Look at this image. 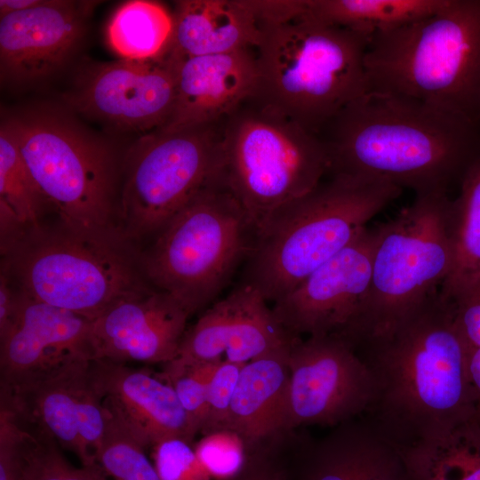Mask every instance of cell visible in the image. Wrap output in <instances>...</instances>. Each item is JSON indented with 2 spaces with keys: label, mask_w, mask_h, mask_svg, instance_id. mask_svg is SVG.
Masks as SVG:
<instances>
[{
  "label": "cell",
  "mask_w": 480,
  "mask_h": 480,
  "mask_svg": "<svg viewBox=\"0 0 480 480\" xmlns=\"http://www.w3.org/2000/svg\"><path fill=\"white\" fill-rule=\"evenodd\" d=\"M224 121L157 129L134 145L118 201L119 228L125 238L132 242L159 232L217 179Z\"/></svg>",
  "instance_id": "11"
},
{
  "label": "cell",
  "mask_w": 480,
  "mask_h": 480,
  "mask_svg": "<svg viewBox=\"0 0 480 480\" xmlns=\"http://www.w3.org/2000/svg\"><path fill=\"white\" fill-rule=\"evenodd\" d=\"M375 228H365L293 291L273 303L292 336H342L356 319L372 276Z\"/></svg>",
  "instance_id": "15"
},
{
  "label": "cell",
  "mask_w": 480,
  "mask_h": 480,
  "mask_svg": "<svg viewBox=\"0 0 480 480\" xmlns=\"http://www.w3.org/2000/svg\"><path fill=\"white\" fill-rule=\"evenodd\" d=\"M401 453L412 480H480V424L466 420Z\"/></svg>",
  "instance_id": "26"
},
{
  "label": "cell",
  "mask_w": 480,
  "mask_h": 480,
  "mask_svg": "<svg viewBox=\"0 0 480 480\" xmlns=\"http://www.w3.org/2000/svg\"><path fill=\"white\" fill-rule=\"evenodd\" d=\"M305 12L283 21L260 22L258 84L252 98L320 135L367 91L370 39Z\"/></svg>",
  "instance_id": "3"
},
{
  "label": "cell",
  "mask_w": 480,
  "mask_h": 480,
  "mask_svg": "<svg viewBox=\"0 0 480 480\" xmlns=\"http://www.w3.org/2000/svg\"><path fill=\"white\" fill-rule=\"evenodd\" d=\"M401 193L385 180L332 176L257 227L243 283L268 302L277 301L348 246Z\"/></svg>",
  "instance_id": "4"
},
{
  "label": "cell",
  "mask_w": 480,
  "mask_h": 480,
  "mask_svg": "<svg viewBox=\"0 0 480 480\" xmlns=\"http://www.w3.org/2000/svg\"><path fill=\"white\" fill-rule=\"evenodd\" d=\"M174 59L176 100L169 120L159 129L225 120L256 92L259 73L255 48Z\"/></svg>",
  "instance_id": "22"
},
{
  "label": "cell",
  "mask_w": 480,
  "mask_h": 480,
  "mask_svg": "<svg viewBox=\"0 0 480 480\" xmlns=\"http://www.w3.org/2000/svg\"><path fill=\"white\" fill-rule=\"evenodd\" d=\"M288 368L290 431L313 425L336 427L363 416L371 404V372L341 337H296Z\"/></svg>",
  "instance_id": "13"
},
{
  "label": "cell",
  "mask_w": 480,
  "mask_h": 480,
  "mask_svg": "<svg viewBox=\"0 0 480 480\" xmlns=\"http://www.w3.org/2000/svg\"><path fill=\"white\" fill-rule=\"evenodd\" d=\"M452 206V265L440 289L452 302L480 279V156L466 170Z\"/></svg>",
  "instance_id": "27"
},
{
  "label": "cell",
  "mask_w": 480,
  "mask_h": 480,
  "mask_svg": "<svg viewBox=\"0 0 480 480\" xmlns=\"http://www.w3.org/2000/svg\"><path fill=\"white\" fill-rule=\"evenodd\" d=\"M45 201L4 120L0 127V231L4 244L37 228Z\"/></svg>",
  "instance_id": "29"
},
{
  "label": "cell",
  "mask_w": 480,
  "mask_h": 480,
  "mask_svg": "<svg viewBox=\"0 0 480 480\" xmlns=\"http://www.w3.org/2000/svg\"><path fill=\"white\" fill-rule=\"evenodd\" d=\"M448 302V301H447ZM455 326L469 350L480 347V279L452 302Z\"/></svg>",
  "instance_id": "37"
},
{
  "label": "cell",
  "mask_w": 480,
  "mask_h": 480,
  "mask_svg": "<svg viewBox=\"0 0 480 480\" xmlns=\"http://www.w3.org/2000/svg\"><path fill=\"white\" fill-rule=\"evenodd\" d=\"M19 422L23 480H108L98 466L74 467L53 438Z\"/></svg>",
  "instance_id": "30"
},
{
  "label": "cell",
  "mask_w": 480,
  "mask_h": 480,
  "mask_svg": "<svg viewBox=\"0 0 480 480\" xmlns=\"http://www.w3.org/2000/svg\"><path fill=\"white\" fill-rule=\"evenodd\" d=\"M289 463L292 480H412L401 451L362 416L317 439L297 436Z\"/></svg>",
  "instance_id": "21"
},
{
  "label": "cell",
  "mask_w": 480,
  "mask_h": 480,
  "mask_svg": "<svg viewBox=\"0 0 480 480\" xmlns=\"http://www.w3.org/2000/svg\"><path fill=\"white\" fill-rule=\"evenodd\" d=\"M290 451L291 443L287 439L252 447L245 468L232 480H292Z\"/></svg>",
  "instance_id": "36"
},
{
  "label": "cell",
  "mask_w": 480,
  "mask_h": 480,
  "mask_svg": "<svg viewBox=\"0 0 480 480\" xmlns=\"http://www.w3.org/2000/svg\"><path fill=\"white\" fill-rule=\"evenodd\" d=\"M354 348L373 382L362 417L400 451L474 419L469 348L440 292Z\"/></svg>",
  "instance_id": "1"
},
{
  "label": "cell",
  "mask_w": 480,
  "mask_h": 480,
  "mask_svg": "<svg viewBox=\"0 0 480 480\" xmlns=\"http://www.w3.org/2000/svg\"><path fill=\"white\" fill-rule=\"evenodd\" d=\"M478 120L480 122V106H479V110H478Z\"/></svg>",
  "instance_id": "41"
},
{
  "label": "cell",
  "mask_w": 480,
  "mask_h": 480,
  "mask_svg": "<svg viewBox=\"0 0 480 480\" xmlns=\"http://www.w3.org/2000/svg\"><path fill=\"white\" fill-rule=\"evenodd\" d=\"M452 206L448 193L416 195L375 227L370 285L342 339L356 347L381 335L440 292L452 265Z\"/></svg>",
  "instance_id": "7"
},
{
  "label": "cell",
  "mask_w": 480,
  "mask_h": 480,
  "mask_svg": "<svg viewBox=\"0 0 480 480\" xmlns=\"http://www.w3.org/2000/svg\"><path fill=\"white\" fill-rule=\"evenodd\" d=\"M328 165L319 135L252 97L224 121L218 180L255 230L273 211L316 188Z\"/></svg>",
  "instance_id": "10"
},
{
  "label": "cell",
  "mask_w": 480,
  "mask_h": 480,
  "mask_svg": "<svg viewBox=\"0 0 480 480\" xmlns=\"http://www.w3.org/2000/svg\"><path fill=\"white\" fill-rule=\"evenodd\" d=\"M255 228L217 179L203 188L140 254L155 289L176 299L191 316L205 308L249 256Z\"/></svg>",
  "instance_id": "9"
},
{
  "label": "cell",
  "mask_w": 480,
  "mask_h": 480,
  "mask_svg": "<svg viewBox=\"0 0 480 480\" xmlns=\"http://www.w3.org/2000/svg\"><path fill=\"white\" fill-rule=\"evenodd\" d=\"M43 0H1L0 17L31 9L42 3Z\"/></svg>",
  "instance_id": "40"
},
{
  "label": "cell",
  "mask_w": 480,
  "mask_h": 480,
  "mask_svg": "<svg viewBox=\"0 0 480 480\" xmlns=\"http://www.w3.org/2000/svg\"><path fill=\"white\" fill-rule=\"evenodd\" d=\"M244 364L223 360L216 366L208 386L206 417L202 435L226 428Z\"/></svg>",
  "instance_id": "35"
},
{
  "label": "cell",
  "mask_w": 480,
  "mask_h": 480,
  "mask_svg": "<svg viewBox=\"0 0 480 480\" xmlns=\"http://www.w3.org/2000/svg\"><path fill=\"white\" fill-rule=\"evenodd\" d=\"M105 408L147 449L166 438L197 435L172 387L159 373L104 359L91 362Z\"/></svg>",
  "instance_id": "20"
},
{
  "label": "cell",
  "mask_w": 480,
  "mask_h": 480,
  "mask_svg": "<svg viewBox=\"0 0 480 480\" xmlns=\"http://www.w3.org/2000/svg\"><path fill=\"white\" fill-rule=\"evenodd\" d=\"M18 291L9 276L1 270L0 276V335L9 327L17 305Z\"/></svg>",
  "instance_id": "38"
},
{
  "label": "cell",
  "mask_w": 480,
  "mask_h": 480,
  "mask_svg": "<svg viewBox=\"0 0 480 480\" xmlns=\"http://www.w3.org/2000/svg\"><path fill=\"white\" fill-rule=\"evenodd\" d=\"M91 362H64L1 385L0 395V404L20 421L53 438L88 467L98 466L95 451L108 423V411L92 380Z\"/></svg>",
  "instance_id": "12"
},
{
  "label": "cell",
  "mask_w": 480,
  "mask_h": 480,
  "mask_svg": "<svg viewBox=\"0 0 480 480\" xmlns=\"http://www.w3.org/2000/svg\"><path fill=\"white\" fill-rule=\"evenodd\" d=\"M4 121L60 223L83 234H122L116 223V163L108 144L55 109H32Z\"/></svg>",
  "instance_id": "8"
},
{
  "label": "cell",
  "mask_w": 480,
  "mask_h": 480,
  "mask_svg": "<svg viewBox=\"0 0 480 480\" xmlns=\"http://www.w3.org/2000/svg\"><path fill=\"white\" fill-rule=\"evenodd\" d=\"M172 33V14L163 4L132 0L113 12L106 35L111 50L123 60H148L168 52Z\"/></svg>",
  "instance_id": "28"
},
{
  "label": "cell",
  "mask_w": 480,
  "mask_h": 480,
  "mask_svg": "<svg viewBox=\"0 0 480 480\" xmlns=\"http://www.w3.org/2000/svg\"><path fill=\"white\" fill-rule=\"evenodd\" d=\"M220 362L198 363L172 359L163 364V371L159 372L172 387L196 434L201 433L204 425L208 386Z\"/></svg>",
  "instance_id": "32"
},
{
  "label": "cell",
  "mask_w": 480,
  "mask_h": 480,
  "mask_svg": "<svg viewBox=\"0 0 480 480\" xmlns=\"http://www.w3.org/2000/svg\"><path fill=\"white\" fill-rule=\"evenodd\" d=\"M253 286L242 283L186 330L174 359L246 364L291 347L295 336L278 322Z\"/></svg>",
  "instance_id": "16"
},
{
  "label": "cell",
  "mask_w": 480,
  "mask_h": 480,
  "mask_svg": "<svg viewBox=\"0 0 480 480\" xmlns=\"http://www.w3.org/2000/svg\"><path fill=\"white\" fill-rule=\"evenodd\" d=\"M2 271L32 298L91 321L152 287L122 234L88 235L61 223L24 230L1 245Z\"/></svg>",
  "instance_id": "6"
},
{
  "label": "cell",
  "mask_w": 480,
  "mask_h": 480,
  "mask_svg": "<svg viewBox=\"0 0 480 480\" xmlns=\"http://www.w3.org/2000/svg\"><path fill=\"white\" fill-rule=\"evenodd\" d=\"M332 176L448 193L480 156V123L394 93L366 91L322 131Z\"/></svg>",
  "instance_id": "2"
},
{
  "label": "cell",
  "mask_w": 480,
  "mask_h": 480,
  "mask_svg": "<svg viewBox=\"0 0 480 480\" xmlns=\"http://www.w3.org/2000/svg\"><path fill=\"white\" fill-rule=\"evenodd\" d=\"M108 411V410H107ZM147 448L108 411V423L95 462L113 480H160Z\"/></svg>",
  "instance_id": "31"
},
{
  "label": "cell",
  "mask_w": 480,
  "mask_h": 480,
  "mask_svg": "<svg viewBox=\"0 0 480 480\" xmlns=\"http://www.w3.org/2000/svg\"><path fill=\"white\" fill-rule=\"evenodd\" d=\"M150 449L151 460L160 480H212L192 443L172 437L157 442Z\"/></svg>",
  "instance_id": "34"
},
{
  "label": "cell",
  "mask_w": 480,
  "mask_h": 480,
  "mask_svg": "<svg viewBox=\"0 0 480 480\" xmlns=\"http://www.w3.org/2000/svg\"><path fill=\"white\" fill-rule=\"evenodd\" d=\"M468 373L473 395L474 420L480 424V347L469 350Z\"/></svg>",
  "instance_id": "39"
},
{
  "label": "cell",
  "mask_w": 480,
  "mask_h": 480,
  "mask_svg": "<svg viewBox=\"0 0 480 480\" xmlns=\"http://www.w3.org/2000/svg\"><path fill=\"white\" fill-rule=\"evenodd\" d=\"M176 66L168 52L148 60L90 65L77 77L70 105L116 128L151 132L163 127L172 113Z\"/></svg>",
  "instance_id": "14"
},
{
  "label": "cell",
  "mask_w": 480,
  "mask_h": 480,
  "mask_svg": "<svg viewBox=\"0 0 480 480\" xmlns=\"http://www.w3.org/2000/svg\"><path fill=\"white\" fill-rule=\"evenodd\" d=\"M168 53L176 59L256 48L260 22L249 0H181L172 12Z\"/></svg>",
  "instance_id": "24"
},
{
  "label": "cell",
  "mask_w": 480,
  "mask_h": 480,
  "mask_svg": "<svg viewBox=\"0 0 480 480\" xmlns=\"http://www.w3.org/2000/svg\"><path fill=\"white\" fill-rule=\"evenodd\" d=\"M365 73L367 91L406 96L479 122L480 0H447L426 18L371 37Z\"/></svg>",
  "instance_id": "5"
},
{
  "label": "cell",
  "mask_w": 480,
  "mask_h": 480,
  "mask_svg": "<svg viewBox=\"0 0 480 480\" xmlns=\"http://www.w3.org/2000/svg\"><path fill=\"white\" fill-rule=\"evenodd\" d=\"M189 316L155 288L124 298L92 321L95 359L164 364L175 358Z\"/></svg>",
  "instance_id": "19"
},
{
  "label": "cell",
  "mask_w": 480,
  "mask_h": 480,
  "mask_svg": "<svg viewBox=\"0 0 480 480\" xmlns=\"http://www.w3.org/2000/svg\"><path fill=\"white\" fill-rule=\"evenodd\" d=\"M447 0H307L306 14L371 37L426 18Z\"/></svg>",
  "instance_id": "25"
},
{
  "label": "cell",
  "mask_w": 480,
  "mask_h": 480,
  "mask_svg": "<svg viewBox=\"0 0 480 480\" xmlns=\"http://www.w3.org/2000/svg\"><path fill=\"white\" fill-rule=\"evenodd\" d=\"M193 445L212 480H232L238 476L252 452V446L241 436L227 428L204 434Z\"/></svg>",
  "instance_id": "33"
},
{
  "label": "cell",
  "mask_w": 480,
  "mask_h": 480,
  "mask_svg": "<svg viewBox=\"0 0 480 480\" xmlns=\"http://www.w3.org/2000/svg\"><path fill=\"white\" fill-rule=\"evenodd\" d=\"M17 291L12 320L0 335L1 385L69 360L95 359L91 320Z\"/></svg>",
  "instance_id": "18"
},
{
  "label": "cell",
  "mask_w": 480,
  "mask_h": 480,
  "mask_svg": "<svg viewBox=\"0 0 480 480\" xmlns=\"http://www.w3.org/2000/svg\"><path fill=\"white\" fill-rule=\"evenodd\" d=\"M94 4L43 0L34 8L0 17L2 81L31 84L62 68L79 44Z\"/></svg>",
  "instance_id": "17"
},
{
  "label": "cell",
  "mask_w": 480,
  "mask_h": 480,
  "mask_svg": "<svg viewBox=\"0 0 480 480\" xmlns=\"http://www.w3.org/2000/svg\"><path fill=\"white\" fill-rule=\"evenodd\" d=\"M290 348L252 360L241 370L226 428L250 446L293 432L288 428Z\"/></svg>",
  "instance_id": "23"
}]
</instances>
